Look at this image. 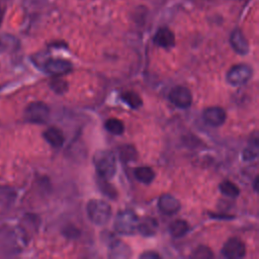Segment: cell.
I'll return each mask as SVG.
<instances>
[{"label": "cell", "instance_id": "6da1fadb", "mask_svg": "<svg viewBox=\"0 0 259 259\" xmlns=\"http://www.w3.org/2000/svg\"><path fill=\"white\" fill-rule=\"evenodd\" d=\"M93 164L101 179L109 180L116 172V160L114 154L109 150H99L93 156Z\"/></svg>", "mask_w": 259, "mask_h": 259}, {"label": "cell", "instance_id": "7a4b0ae2", "mask_svg": "<svg viewBox=\"0 0 259 259\" xmlns=\"http://www.w3.org/2000/svg\"><path fill=\"white\" fill-rule=\"evenodd\" d=\"M86 210L89 220L96 226H104L111 217V206L102 199L89 200Z\"/></svg>", "mask_w": 259, "mask_h": 259}, {"label": "cell", "instance_id": "3957f363", "mask_svg": "<svg viewBox=\"0 0 259 259\" xmlns=\"http://www.w3.org/2000/svg\"><path fill=\"white\" fill-rule=\"evenodd\" d=\"M139 218L133 210H122L117 213L114 221V230L123 236L134 235L137 232Z\"/></svg>", "mask_w": 259, "mask_h": 259}, {"label": "cell", "instance_id": "277c9868", "mask_svg": "<svg viewBox=\"0 0 259 259\" xmlns=\"http://www.w3.org/2000/svg\"><path fill=\"white\" fill-rule=\"evenodd\" d=\"M24 115L26 120L29 122L46 123L50 116V108L44 102H31L27 105Z\"/></svg>", "mask_w": 259, "mask_h": 259}, {"label": "cell", "instance_id": "5b68a950", "mask_svg": "<svg viewBox=\"0 0 259 259\" xmlns=\"http://www.w3.org/2000/svg\"><path fill=\"white\" fill-rule=\"evenodd\" d=\"M253 70L250 66L246 64H239L233 66L227 73V81L234 85L240 86L246 84L252 77Z\"/></svg>", "mask_w": 259, "mask_h": 259}, {"label": "cell", "instance_id": "8992f818", "mask_svg": "<svg viewBox=\"0 0 259 259\" xmlns=\"http://www.w3.org/2000/svg\"><path fill=\"white\" fill-rule=\"evenodd\" d=\"M169 100L175 106L180 108H187L192 103L191 91L185 86H175L169 92Z\"/></svg>", "mask_w": 259, "mask_h": 259}, {"label": "cell", "instance_id": "52a82bcc", "mask_svg": "<svg viewBox=\"0 0 259 259\" xmlns=\"http://www.w3.org/2000/svg\"><path fill=\"white\" fill-rule=\"evenodd\" d=\"M222 254L229 259L243 258L246 255L245 244L241 239L237 237L230 238L224 244L222 248Z\"/></svg>", "mask_w": 259, "mask_h": 259}, {"label": "cell", "instance_id": "ba28073f", "mask_svg": "<svg viewBox=\"0 0 259 259\" xmlns=\"http://www.w3.org/2000/svg\"><path fill=\"white\" fill-rule=\"evenodd\" d=\"M203 119L208 125L221 126L227 119V112L220 106L207 107L203 111Z\"/></svg>", "mask_w": 259, "mask_h": 259}, {"label": "cell", "instance_id": "9c48e42d", "mask_svg": "<svg viewBox=\"0 0 259 259\" xmlns=\"http://www.w3.org/2000/svg\"><path fill=\"white\" fill-rule=\"evenodd\" d=\"M45 69L52 75H64L72 71V64L64 59H50L45 64Z\"/></svg>", "mask_w": 259, "mask_h": 259}, {"label": "cell", "instance_id": "30bf717a", "mask_svg": "<svg viewBox=\"0 0 259 259\" xmlns=\"http://www.w3.org/2000/svg\"><path fill=\"white\" fill-rule=\"evenodd\" d=\"M160 210L167 215H172L180 210V201L171 194H163L160 196L158 201Z\"/></svg>", "mask_w": 259, "mask_h": 259}, {"label": "cell", "instance_id": "8fae6325", "mask_svg": "<svg viewBox=\"0 0 259 259\" xmlns=\"http://www.w3.org/2000/svg\"><path fill=\"white\" fill-rule=\"evenodd\" d=\"M230 44L234 51L239 55H246L249 52V44L241 29L236 28L230 36Z\"/></svg>", "mask_w": 259, "mask_h": 259}, {"label": "cell", "instance_id": "7c38bea8", "mask_svg": "<svg viewBox=\"0 0 259 259\" xmlns=\"http://www.w3.org/2000/svg\"><path fill=\"white\" fill-rule=\"evenodd\" d=\"M154 42L161 48L170 49L175 45L174 33L167 27H161L158 29L154 36Z\"/></svg>", "mask_w": 259, "mask_h": 259}, {"label": "cell", "instance_id": "4fadbf2b", "mask_svg": "<svg viewBox=\"0 0 259 259\" xmlns=\"http://www.w3.org/2000/svg\"><path fill=\"white\" fill-rule=\"evenodd\" d=\"M45 140L54 148H60L65 142V136L63 132L56 126H50L44 132Z\"/></svg>", "mask_w": 259, "mask_h": 259}, {"label": "cell", "instance_id": "5bb4252c", "mask_svg": "<svg viewBox=\"0 0 259 259\" xmlns=\"http://www.w3.org/2000/svg\"><path fill=\"white\" fill-rule=\"evenodd\" d=\"M158 222L155 218L152 217H146L141 222L139 221L137 231L146 237H152L154 236L158 231Z\"/></svg>", "mask_w": 259, "mask_h": 259}, {"label": "cell", "instance_id": "9a60e30c", "mask_svg": "<svg viewBox=\"0 0 259 259\" xmlns=\"http://www.w3.org/2000/svg\"><path fill=\"white\" fill-rule=\"evenodd\" d=\"M134 174L136 179L143 184H150L155 178V172L153 171L152 168L147 166L136 168L134 171Z\"/></svg>", "mask_w": 259, "mask_h": 259}, {"label": "cell", "instance_id": "2e32d148", "mask_svg": "<svg viewBox=\"0 0 259 259\" xmlns=\"http://www.w3.org/2000/svg\"><path fill=\"white\" fill-rule=\"evenodd\" d=\"M110 250H111V256L112 257H128L131 249L121 241L117 239H113L111 242H109Z\"/></svg>", "mask_w": 259, "mask_h": 259}, {"label": "cell", "instance_id": "e0dca14e", "mask_svg": "<svg viewBox=\"0 0 259 259\" xmlns=\"http://www.w3.org/2000/svg\"><path fill=\"white\" fill-rule=\"evenodd\" d=\"M169 231L174 238H180L187 234L189 231V226L187 222L183 220H176L170 224Z\"/></svg>", "mask_w": 259, "mask_h": 259}, {"label": "cell", "instance_id": "ac0fdd59", "mask_svg": "<svg viewBox=\"0 0 259 259\" xmlns=\"http://www.w3.org/2000/svg\"><path fill=\"white\" fill-rule=\"evenodd\" d=\"M118 154H119L120 160L124 163L135 161L138 158V153H137L136 149L131 145H123V146L119 147Z\"/></svg>", "mask_w": 259, "mask_h": 259}, {"label": "cell", "instance_id": "d6986e66", "mask_svg": "<svg viewBox=\"0 0 259 259\" xmlns=\"http://www.w3.org/2000/svg\"><path fill=\"white\" fill-rule=\"evenodd\" d=\"M120 98L132 108H139L143 104L142 98L135 91H125L120 95Z\"/></svg>", "mask_w": 259, "mask_h": 259}, {"label": "cell", "instance_id": "ffe728a7", "mask_svg": "<svg viewBox=\"0 0 259 259\" xmlns=\"http://www.w3.org/2000/svg\"><path fill=\"white\" fill-rule=\"evenodd\" d=\"M105 128L112 135H116L119 136L121 134H123L124 132V124L122 122V120L112 117V118H108L105 123H104Z\"/></svg>", "mask_w": 259, "mask_h": 259}, {"label": "cell", "instance_id": "44dd1931", "mask_svg": "<svg viewBox=\"0 0 259 259\" xmlns=\"http://www.w3.org/2000/svg\"><path fill=\"white\" fill-rule=\"evenodd\" d=\"M219 188L222 193H224L227 196L230 197H237L240 194V189L239 187L232 181L230 180H224L220 185Z\"/></svg>", "mask_w": 259, "mask_h": 259}, {"label": "cell", "instance_id": "7402d4cb", "mask_svg": "<svg viewBox=\"0 0 259 259\" xmlns=\"http://www.w3.org/2000/svg\"><path fill=\"white\" fill-rule=\"evenodd\" d=\"M191 257L195 259H210L213 257V252L209 247L200 245L193 251Z\"/></svg>", "mask_w": 259, "mask_h": 259}, {"label": "cell", "instance_id": "603a6c76", "mask_svg": "<svg viewBox=\"0 0 259 259\" xmlns=\"http://www.w3.org/2000/svg\"><path fill=\"white\" fill-rule=\"evenodd\" d=\"M50 86L51 88L58 94H62L64 93L65 91H67L68 89V83L66 80L64 79H61V78H56V79H53L50 83Z\"/></svg>", "mask_w": 259, "mask_h": 259}, {"label": "cell", "instance_id": "cb8c5ba5", "mask_svg": "<svg viewBox=\"0 0 259 259\" xmlns=\"http://www.w3.org/2000/svg\"><path fill=\"white\" fill-rule=\"evenodd\" d=\"M258 156V142H256L250 148H247L243 152L244 160H253Z\"/></svg>", "mask_w": 259, "mask_h": 259}, {"label": "cell", "instance_id": "d4e9b609", "mask_svg": "<svg viewBox=\"0 0 259 259\" xmlns=\"http://www.w3.org/2000/svg\"><path fill=\"white\" fill-rule=\"evenodd\" d=\"M103 180V184H101L100 183V188L102 189V191L106 194V195H108L109 197H111V198H115L116 197V195H117V192L114 190V188L110 185V184H108V183H106L105 182V179H102Z\"/></svg>", "mask_w": 259, "mask_h": 259}, {"label": "cell", "instance_id": "484cf974", "mask_svg": "<svg viewBox=\"0 0 259 259\" xmlns=\"http://www.w3.org/2000/svg\"><path fill=\"white\" fill-rule=\"evenodd\" d=\"M141 258H145V259H156V258H160V255L154 251H147L144 252L143 254H141L140 256Z\"/></svg>", "mask_w": 259, "mask_h": 259}, {"label": "cell", "instance_id": "4316f807", "mask_svg": "<svg viewBox=\"0 0 259 259\" xmlns=\"http://www.w3.org/2000/svg\"><path fill=\"white\" fill-rule=\"evenodd\" d=\"M257 187H258V176H256L255 179H254V189H255V191H257Z\"/></svg>", "mask_w": 259, "mask_h": 259}, {"label": "cell", "instance_id": "83f0119b", "mask_svg": "<svg viewBox=\"0 0 259 259\" xmlns=\"http://www.w3.org/2000/svg\"><path fill=\"white\" fill-rule=\"evenodd\" d=\"M3 15H4V12H3V9L0 7V22H1V20H2V18H3Z\"/></svg>", "mask_w": 259, "mask_h": 259}]
</instances>
